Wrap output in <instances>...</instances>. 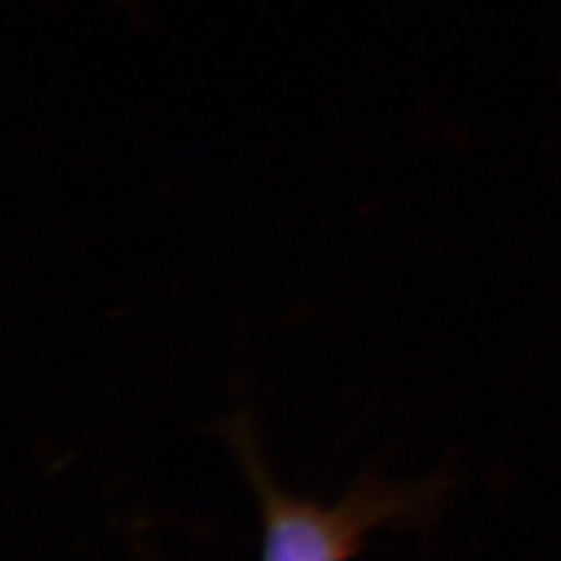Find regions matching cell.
<instances>
[{
  "mask_svg": "<svg viewBox=\"0 0 561 561\" xmlns=\"http://www.w3.org/2000/svg\"><path fill=\"white\" fill-rule=\"evenodd\" d=\"M231 442L261 515V561H351L377 530L416 525L432 504V486L382 476H364L333 504L305 500L278 486L244 421Z\"/></svg>",
  "mask_w": 561,
  "mask_h": 561,
  "instance_id": "6da1fadb",
  "label": "cell"
}]
</instances>
